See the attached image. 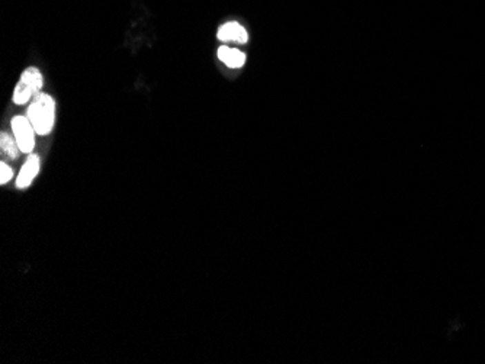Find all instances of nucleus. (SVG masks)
Listing matches in <instances>:
<instances>
[{"label": "nucleus", "instance_id": "2", "mask_svg": "<svg viewBox=\"0 0 485 364\" xmlns=\"http://www.w3.org/2000/svg\"><path fill=\"white\" fill-rule=\"evenodd\" d=\"M44 86V76L37 67H28L22 73L18 85L13 90V102L22 106L41 93Z\"/></svg>", "mask_w": 485, "mask_h": 364}, {"label": "nucleus", "instance_id": "1", "mask_svg": "<svg viewBox=\"0 0 485 364\" xmlns=\"http://www.w3.org/2000/svg\"><path fill=\"white\" fill-rule=\"evenodd\" d=\"M26 117L30 118L38 135L51 134L55 123V101L48 93H38L28 108Z\"/></svg>", "mask_w": 485, "mask_h": 364}, {"label": "nucleus", "instance_id": "6", "mask_svg": "<svg viewBox=\"0 0 485 364\" xmlns=\"http://www.w3.org/2000/svg\"><path fill=\"white\" fill-rule=\"evenodd\" d=\"M217 55H218V59L230 68H240L246 63L244 52H241L240 50L230 48L227 46L219 47Z\"/></svg>", "mask_w": 485, "mask_h": 364}, {"label": "nucleus", "instance_id": "7", "mask_svg": "<svg viewBox=\"0 0 485 364\" xmlns=\"http://www.w3.org/2000/svg\"><path fill=\"white\" fill-rule=\"evenodd\" d=\"M0 148H2L3 154H6V156L12 160H17L19 157V154L22 152L15 136L8 132H2V135H0Z\"/></svg>", "mask_w": 485, "mask_h": 364}, {"label": "nucleus", "instance_id": "4", "mask_svg": "<svg viewBox=\"0 0 485 364\" xmlns=\"http://www.w3.org/2000/svg\"><path fill=\"white\" fill-rule=\"evenodd\" d=\"M217 38L219 41H223V43L246 44L248 35H247V31L244 30V26H241L239 22H227L218 30Z\"/></svg>", "mask_w": 485, "mask_h": 364}, {"label": "nucleus", "instance_id": "8", "mask_svg": "<svg viewBox=\"0 0 485 364\" xmlns=\"http://www.w3.org/2000/svg\"><path fill=\"white\" fill-rule=\"evenodd\" d=\"M13 177V170L9 167V164H6L5 161L0 163V185H6L8 181H10V179Z\"/></svg>", "mask_w": 485, "mask_h": 364}, {"label": "nucleus", "instance_id": "3", "mask_svg": "<svg viewBox=\"0 0 485 364\" xmlns=\"http://www.w3.org/2000/svg\"><path fill=\"white\" fill-rule=\"evenodd\" d=\"M10 127H12V132L13 136L19 144V148L22 152L31 154L35 148V128L34 125L31 123L30 118L28 117H22V115H17L13 117L10 121Z\"/></svg>", "mask_w": 485, "mask_h": 364}, {"label": "nucleus", "instance_id": "5", "mask_svg": "<svg viewBox=\"0 0 485 364\" xmlns=\"http://www.w3.org/2000/svg\"><path fill=\"white\" fill-rule=\"evenodd\" d=\"M39 167H41V160L39 157L37 156V154H30V157L26 159L25 164L22 165V169L18 174V179H17V188L18 189H26L28 186H30L34 179L38 176L39 173Z\"/></svg>", "mask_w": 485, "mask_h": 364}]
</instances>
